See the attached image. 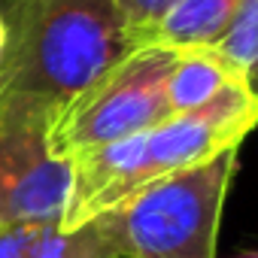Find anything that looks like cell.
<instances>
[{
  "label": "cell",
  "instance_id": "cell-2",
  "mask_svg": "<svg viewBox=\"0 0 258 258\" xmlns=\"http://www.w3.org/2000/svg\"><path fill=\"white\" fill-rule=\"evenodd\" d=\"M255 127L258 97L234 82L191 112L70 158V198L61 225L73 231L170 173L240 149Z\"/></svg>",
  "mask_w": 258,
  "mask_h": 258
},
{
  "label": "cell",
  "instance_id": "cell-6",
  "mask_svg": "<svg viewBox=\"0 0 258 258\" xmlns=\"http://www.w3.org/2000/svg\"><path fill=\"white\" fill-rule=\"evenodd\" d=\"M0 258H118L94 222L67 231L61 222L0 228Z\"/></svg>",
  "mask_w": 258,
  "mask_h": 258
},
{
  "label": "cell",
  "instance_id": "cell-5",
  "mask_svg": "<svg viewBox=\"0 0 258 258\" xmlns=\"http://www.w3.org/2000/svg\"><path fill=\"white\" fill-rule=\"evenodd\" d=\"M52 124L37 112H0V228L64 219L70 161L52 149Z\"/></svg>",
  "mask_w": 258,
  "mask_h": 258
},
{
  "label": "cell",
  "instance_id": "cell-3",
  "mask_svg": "<svg viewBox=\"0 0 258 258\" xmlns=\"http://www.w3.org/2000/svg\"><path fill=\"white\" fill-rule=\"evenodd\" d=\"M240 149L170 173L94 216L118 258H216Z\"/></svg>",
  "mask_w": 258,
  "mask_h": 258
},
{
  "label": "cell",
  "instance_id": "cell-1",
  "mask_svg": "<svg viewBox=\"0 0 258 258\" xmlns=\"http://www.w3.org/2000/svg\"><path fill=\"white\" fill-rule=\"evenodd\" d=\"M0 13L7 19L0 112L58 118L134 49L115 0H0Z\"/></svg>",
  "mask_w": 258,
  "mask_h": 258
},
{
  "label": "cell",
  "instance_id": "cell-4",
  "mask_svg": "<svg viewBox=\"0 0 258 258\" xmlns=\"http://www.w3.org/2000/svg\"><path fill=\"white\" fill-rule=\"evenodd\" d=\"M176 52L164 46H137L79 91L52 124V149L76 158L173 118L167 79Z\"/></svg>",
  "mask_w": 258,
  "mask_h": 258
},
{
  "label": "cell",
  "instance_id": "cell-10",
  "mask_svg": "<svg viewBox=\"0 0 258 258\" xmlns=\"http://www.w3.org/2000/svg\"><path fill=\"white\" fill-rule=\"evenodd\" d=\"M124 22H127V31H131V43L134 49L143 43V37L158 25V19L176 4V0H115Z\"/></svg>",
  "mask_w": 258,
  "mask_h": 258
},
{
  "label": "cell",
  "instance_id": "cell-11",
  "mask_svg": "<svg viewBox=\"0 0 258 258\" xmlns=\"http://www.w3.org/2000/svg\"><path fill=\"white\" fill-rule=\"evenodd\" d=\"M4 49H7V19L0 13V58H4Z\"/></svg>",
  "mask_w": 258,
  "mask_h": 258
},
{
  "label": "cell",
  "instance_id": "cell-7",
  "mask_svg": "<svg viewBox=\"0 0 258 258\" xmlns=\"http://www.w3.org/2000/svg\"><path fill=\"white\" fill-rule=\"evenodd\" d=\"M237 7L240 0H176L140 46H164L173 52L216 49L237 16Z\"/></svg>",
  "mask_w": 258,
  "mask_h": 258
},
{
  "label": "cell",
  "instance_id": "cell-9",
  "mask_svg": "<svg viewBox=\"0 0 258 258\" xmlns=\"http://www.w3.org/2000/svg\"><path fill=\"white\" fill-rule=\"evenodd\" d=\"M258 97V0H240L237 16L216 46Z\"/></svg>",
  "mask_w": 258,
  "mask_h": 258
},
{
  "label": "cell",
  "instance_id": "cell-12",
  "mask_svg": "<svg viewBox=\"0 0 258 258\" xmlns=\"http://www.w3.org/2000/svg\"><path fill=\"white\" fill-rule=\"evenodd\" d=\"M246 258H258V255H246Z\"/></svg>",
  "mask_w": 258,
  "mask_h": 258
},
{
  "label": "cell",
  "instance_id": "cell-8",
  "mask_svg": "<svg viewBox=\"0 0 258 258\" xmlns=\"http://www.w3.org/2000/svg\"><path fill=\"white\" fill-rule=\"evenodd\" d=\"M234 82H243V76L237 73V67L219 49H188V52H176V64H173L170 79H167L170 112L173 115L191 112V109L210 103L222 88H228Z\"/></svg>",
  "mask_w": 258,
  "mask_h": 258
}]
</instances>
